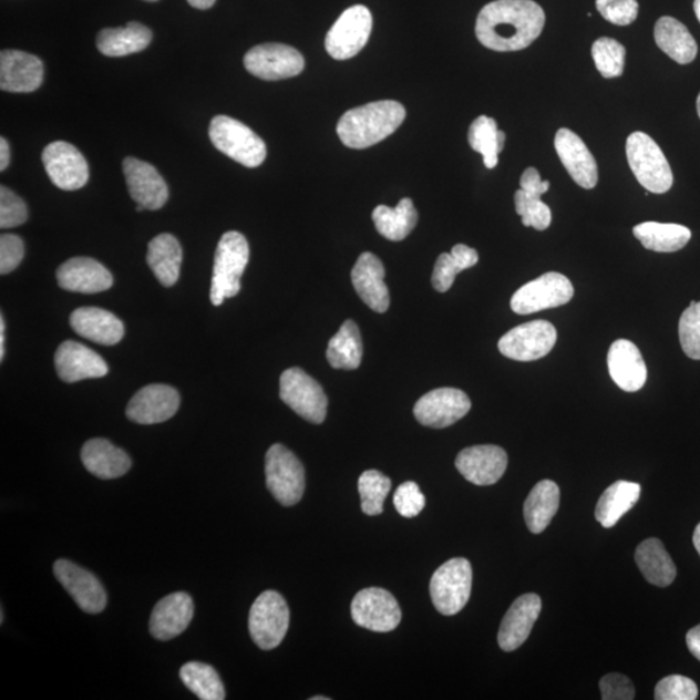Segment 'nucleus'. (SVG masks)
I'll return each mask as SVG.
<instances>
[{"label": "nucleus", "instance_id": "473e14b6", "mask_svg": "<svg viewBox=\"0 0 700 700\" xmlns=\"http://www.w3.org/2000/svg\"><path fill=\"white\" fill-rule=\"evenodd\" d=\"M560 504L559 486L552 481L535 485L524 504V519L532 534H542L557 514Z\"/></svg>", "mask_w": 700, "mask_h": 700}, {"label": "nucleus", "instance_id": "37998d69", "mask_svg": "<svg viewBox=\"0 0 700 700\" xmlns=\"http://www.w3.org/2000/svg\"><path fill=\"white\" fill-rule=\"evenodd\" d=\"M391 488L390 477L377 470L364 471L359 478L362 512L370 516L382 514L384 501Z\"/></svg>", "mask_w": 700, "mask_h": 700}, {"label": "nucleus", "instance_id": "c85d7f7f", "mask_svg": "<svg viewBox=\"0 0 700 700\" xmlns=\"http://www.w3.org/2000/svg\"><path fill=\"white\" fill-rule=\"evenodd\" d=\"M75 333L102 346L117 344L124 338L125 329L121 319L101 308H80L71 316Z\"/></svg>", "mask_w": 700, "mask_h": 700}, {"label": "nucleus", "instance_id": "f3484780", "mask_svg": "<svg viewBox=\"0 0 700 700\" xmlns=\"http://www.w3.org/2000/svg\"><path fill=\"white\" fill-rule=\"evenodd\" d=\"M53 574L74 603L86 614H101L106 606V593L97 577L75 563L59 559L53 565Z\"/></svg>", "mask_w": 700, "mask_h": 700}, {"label": "nucleus", "instance_id": "e433bc0d", "mask_svg": "<svg viewBox=\"0 0 700 700\" xmlns=\"http://www.w3.org/2000/svg\"><path fill=\"white\" fill-rule=\"evenodd\" d=\"M634 234L646 249L659 254L677 253L691 239L689 228L677 224L644 223L634 228Z\"/></svg>", "mask_w": 700, "mask_h": 700}, {"label": "nucleus", "instance_id": "49530a36", "mask_svg": "<svg viewBox=\"0 0 700 700\" xmlns=\"http://www.w3.org/2000/svg\"><path fill=\"white\" fill-rule=\"evenodd\" d=\"M680 342L684 354L691 360H700V301H691L683 311L679 323Z\"/></svg>", "mask_w": 700, "mask_h": 700}, {"label": "nucleus", "instance_id": "5fc2aeb1", "mask_svg": "<svg viewBox=\"0 0 700 700\" xmlns=\"http://www.w3.org/2000/svg\"><path fill=\"white\" fill-rule=\"evenodd\" d=\"M521 187L525 193L543 196L550 188V182L543 181L535 167H528L522 175Z\"/></svg>", "mask_w": 700, "mask_h": 700}, {"label": "nucleus", "instance_id": "c9c22d12", "mask_svg": "<svg viewBox=\"0 0 700 700\" xmlns=\"http://www.w3.org/2000/svg\"><path fill=\"white\" fill-rule=\"evenodd\" d=\"M641 496V485L631 482H616L604 492L596 507V519L605 528L615 527L624 515L634 507Z\"/></svg>", "mask_w": 700, "mask_h": 700}, {"label": "nucleus", "instance_id": "09e8293b", "mask_svg": "<svg viewBox=\"0 0 700 700\" xmlns=\"http://www.w3.org/2000/svg\"><path fill=\"white\" fill-rule=\"evenodd\" d=\"M698 687L689 677L672 675L659 681L656 688L657 700H696Z\"/></svg>", "mask_w": 700, "mask_h": 700}, {"label": "nucleus", "instance_id": "6ab92c4d", "mask_svg": "<svg viewBox=\"0 0 700 700\" xmlns=\"http://www.w3.org/2000/svg\"><path fill=\"white\" fill-rule=\"evenodd\" d=\"M507 454L497 445H476L463 449L456 456L455 467L461 475L475 485H493L504 476Z\"/></svg>", "mask_w": 700, "mask_h": 700}, {"label": "nucleus", "instance_id": "aec40b11", "mask_svg": "<svg viewBox=\"0 0 700 700\" xmlns=\"http://www.w3.org/2000/svg\"><path fill=\"white\" fill-rule=\"evenodd\" d=\"M128 193L136 204L150 210L162 209L169 199V188L155 166L135 157L123 163Z\"/></svg>", "mask_w": 700, "mask_h": 700}, {"label": "nucleus", "instance_id": "72a5a7b5", "mask_svg": "<svg viewBox=\"0 0 700 700\" xmlns=\"http://www.w3.org/2000/svg\"><path fill=\"white\" fill-rule=\"evenodd\" d=\"M653 35H656L658 48L676 63L689 64L694 62L698 44L688 28L679 20L669 17L659 19Z\"/></svg>", "mask_w": 700, "mask_h": 700}, {"label": "nucleus", "instance_id": "69168bd1", "mask_svg": "<svg viewBox=\"0 0 700 700\" xmlns=\"http://www.w3.org/2000/svg\"><path fill=\"white\" fill-rule=\"evenodd\" d=\"M144 209L146 208H144L143 205H136V212H143Z\"/></svg>", "mask_w": 700, "mask_h": 700}, {"label": "nucleus", "instance_id": "2eb2a0df", "mask_svg": "<svg viewBox=\"0 0 700 700\" xmlns=\"http://www.w3.org/2000/svg\"><path fill=\"white\" fill-rule=\"evenodd\" d=\"M470 409L471 401L466 393L455 388H439L418 400L414 415L425 428L446 429L466 416Z\"/></svg>", "mask_w": 700, "mask_h": 700}, {"label": "nucleus", "instance_id": "8fccbe9b", "mask_svg": "<svg viewBox=\"0 0 700 700\" xmlns=\"http://www.w3.org/2000/svg\"><path fill=\"white\" fill-rule=\"evenodd\" d=\"M597 10L614 25L627 27L638 17L637 0H597Z\"/></svg>", "mask_w": 700, "mask_h": 700}, {"label": "nucleus", "instance_id": "de8ad7c7", "mask_svg": "<svg viewBox=\"0 0 700 700\" xmlns=\"http://www.w3.org/2000/svg\"><path fill=\"white\" fill-rule=\"evenodd\" d=\"M28 209L24 200L9 187H0V227L13 228L25 224Z\"/></svg>", "mask_w": 700, "mask_h": 700}, {"label": "nucleus", "instance_id": "bf43d9fd", "mask_svg": "<svg viewBox=\"0 0 700 700\" xmlns=\"http://www.w3.org/2000/svg\"><path fill=\"white\" fill-rule=\"evenodd\" d=\"M4 332H6V325H4V318L3 316L0 317V360L4 359Z\"/></svg>", "mask_w": 700, "mask_h": 700}, {"label": "nucleus", "instance_id": "f704fd0d", "mask_svg": "<svg viewBox=\"0 0 700 700\" xmlns=\"http://www.w3.org/2000/svg\"><path fill=\"white\" fill-rule=\"evenodd\" d=\"M182 260V247L172 234H159L150 241L147 262L164 287L177 284Z\"/></svg>", "mask_w": 700, "mask_h": 700}, {"label": "nucleus", "instance_id": "a19ab883", "mask_svg": "<svg viewBox=\"0 0 700 700\" xmlns=\"http://www.w3.org/2000/svg\"><path fill=\"white\" fill-rule=\"evenodd\" d=\"M478 262L475 249L464 245L453 247L451 254L440 255L433 269L432 285L439 292H446L452 288L455 277L463 270L473 268Z\"/></svg>", "mask_w": 700, "mask_h": 700}, {"label": "nucleus", "instance_id": "052dcab7", "mask_svg": "<svg viewBox=\"0 0 700 700\" xmlns=\"http://www.w3.org/2000/svg\"><path fill=\"white\" fill-rule=\"evenodd\" d=\"M692 543H694L696 549L700 555V523L697 525L694 536H692Z\"/></svg>", "mask_w": 700, "mask_h": 700}, {"label": "nucleus", "instance_id": "412c9836", "mask_svg": "<svg viewBox=\"0 0 700 700\" xmlns=\"http://www.w3.org/2000/svg\"><path fill=\"white\" fill-rule=\"evenodd\" d=\"M44 75L42 60L19 50L0 53V87L9 93H33L41 87Z\"/></svg>", "mask_w": 700, "mask_h": 700}, {"label": "nucleus", "instance_id": "393cba45", "mask_svg": "<svg viewBox=\"0 0 700 700\" xmlns=\"http://www.w3.org/2000/svg\"><path fill=\"white\" fill-rule=\"evenodd\" d=\"M194 618V600L185 591L173 593L162 600L152 611L150 619L151 635L158 641H169L178 637Z\"/></svg>", "mask_w": 700, "mask_h": 700}, {"label": "nucleus", "instance_id": "79ce46f5", "mask_svg": "<svg viewBox=\"0 0 700 700\" xmlns=\"http://www.w3.org/2000/svg\"><path fill=\"white\" fill-rule=\"evenodd\" d=\"M181 680L202 700H224L226 691L216 669L200 661H189L179 671Z\"/></svg>", "mask_w": 700, "mask_h": 700}, {"label": "nucleus", "instance_id": "39448f33", "mask_svg": "<svg viewBox=\"0 0 700 700\" xmlns=\"http://www.w3.org/2000/svg\"><path fill=\"white\" fill-rule=\"evenodd\" d=\"M209 136L218 151L247 167L260 166L268 155L265 142L240 121L216 116L212 120Z\"/></svg>", "mask_w": 700, "mask_h": 700}, {"label": "nucleus", "instance_id": "2f4dec72", "mask_svg": "<svg viewBox=\"0 0 700 700\" xmlns=\"http://www.w3.org/2000/svg\"><path fill=\"white\" fill-rule=\"evenodd\" d=\"M636 563L646 580L659 588L669 587L675 581V563L658 538L645 539L635 554Z\"/></svg>", "mask_w": 700, "mask_h": 700}, {"label": "nucleus", "instance_id": "9d476101", "mask_svg": "<svg viewBox=\"0 0 700 700\" xmlns=\"http://www.w3.org/2000/svg\"><path fill=\"white\" fill-rule=\"evenodd\" d=\"M574 286L559 272H546L517 289L512 299L516 315L527 316L566 306L574 298Z\"/></svg>", "mask_w": 700, "mask_h": 700}, {"label": "nucleus", "instance_id": "7c9ffc66", "mask_svg": "<svg viewBox=\"0 0 700 700\" xmlns=\"http://www.w3.org/2000/svg\"><path fill=\"white\" fill-rule=\"evenodd\" d=\"M152 42V32L141 22H128L124 28L103 29L97 34V50L105 56L123 58L146 50Z\"/></svg>", "mask_w": 700, "mask_h": 700}, {"label": "nucleus", "instance_id": "20e7f679", "mask_svg": "<svg viewBox=\"0 0 700 700\" xmlns=\"http://www.w3.org/2000/svg\"><path fill=\"white\" fill-rule=\"evenodd\" d=\"M628 164L639 185L652 194H666L673 185L671 165L650 135L636 132L627 141Z\"/></svg>", "mask_w": 700, "mask_h": 700}, {"label": "nucleus", "instance_id": "4be33fe9", "mask_svg": "<svg viewBox=\"0 0 700 700\" xmlns=\"http://www.w3.org/2000/svg\"><path fill=\"white\" fill-rule=\"evenodd\" d=\"M555 150L568 174L583 188L597 186L598 166L587 144L569 128H559L555 135Z\"/></svg>", "mask_w": 700, "mask_h": 700}, {"label": "nucleus", "instance_id": "3c124183", "mask_svg": "<svg viewBox=\"0 0 700 700\" xmlns=\"http://www.w3.org/2000/svg\"><path fill=\"white\" fill-rule=\"evenodd\" d=\"M393 504L403 517H415L425 506L423 493L414 482H406L399 486L393 496Z\"/></svg>", "mask_w": 700, "mask_h": 700}, {"label": "nucleus", "instance_id": "dca6fc26", "mask_svg": "<svg viewBox=\"0 0 700 700\" xmlns=\"http://www.w3.org/2000/svg\"><path fill=\"white\" fill-rule=\"evenodd\" d=\"M42 162L53 185L64 192H75L87 184L86 158L71 143L58 141L44 148Z\"/></svg>", "mask_w": 700, "mask_h": 700}, {"label": "nucleus", "instance_id": "4d7b16f0", "mask_svg": "<svg viewBox=\"0 0 700 700\" xmlns=\"http://www.w3.org/2000/svg\"><path fill=\"white\" fill-rule=\"evenodd\" d=\"M11 158V152L9 142L4 138L0 140V171H6V167L9 166Z\"/></svg>", "mask_w": 700, "mask_h": 700}, {"label": "nucleus", "instance_id": "a18cd8bd", "mask_svg": "<svg viewBox=\"0 0 700 700\" xmlns=\"http://www.w3.org/2000/svg\"><path fill=\"white\" fill-rule=\"evenodd\" d=\"M515 209L522 216L525 227H535L538 231L546 230L552 224V210L542 200V196L517 189L515 193Z\"/></svg>", "mask_w": 700, "mask_h": 700}, {"label": "nucleus", "instance_id": "338daca9", "mask_svg": "<svg viewBox=\"0 0 700 700\" xmlns=\"http://www.w3.org/2000/svg\"><path fill=\"white\" fill-rule=\"evenodd\" d=\"M146 2H157V0H146Z\"/></svg>", "mask_w": 700, "mask_h": 700}, {"label": "nucleus", "instance_id": "864d4df0", "mask_svg": "<svg viewBox=\"0 0 700 700\" xmlns=\"http://www.w3.org/2000/svg\"><path fill=\"white\" fill-rule=\"evenodd\" d=\"M599 689L604 700H631L636 694L634 683L620 673L605 676L599 682Z\"/></svg>", "mask_w": 700, "mask_h": 700}, {"label": "nucleus", "instance_id": "0eeeda50", "mask_svg": "<svg viewBox=\"0 0 700 700\" xmlns=\"http://www.w3.org/2000/svg\"><path fill=\"white\" fill-rule=\"evenodd\" d=\"M473 588V567L464 558H453L444 563L433 574L430 593L433 606L440 614L452 616L467 605Z\"/></svg>", "mask_w": 700, "mask_h": 700}, {"label": "nucleus", "instance_id": "13d9d810", "mask_svg": "<svg viewBox=\"0 0 700 700\" xmlns=\"http://www.w3.org/2000/svg\"><path fill=\"white\" fill-rule=\"evenodd\" d=\"M187 2L197 10H208L216 3V0H187Z\"/></svg>", "mask_w": 700, "mask_h": 700}, {"label": "nucleus", "instance_id": "6e6552de", "mask_svg": "<svg viewBox=\"0 0 700 700\" xmlns=\"http://www.w3.org/2000/svg\"><path fill=\"white\" fill-rule=\"evenodd\" d=\"M248 627L250 637L258 648H278L289 627V608L286 599L278 591H264L250 607Z\"/></svg>", "mask_w": 700, "mask_h": 700}, {"label": "nucleus", "instance_id": "4468645a", "mask_svg": "<svg viewBox=\"0 0 700 700\" xmlns=\"http://www.w3.org/2000/svg\"><path fill=\"white\" fill-rule=\"evenodd\" d=\"M350 610L357 626L378 634L394 630L402 619L398 600L390 591L380 588H368L357 593Z\"/></svg>", "mask_w": 700, "mask_h": 700}, {"label": "nucleus", "instance_id": "5701e85b", "mask_svg": "<svg viewBox=\"0 0 700 700\" xmlns=\"http://www.w3.org/2000/svg\"><path fill=\"white\" fill-rule=\"evenodd\" d=\"M542 598L534 593L515 599L501 622L498 645L502 650L512 652L527 641L542 612Z\"/></svg>", "mask_w": 700, "mask_h": 700}, {"label": "nucleus", "instance_id": "6e6d98bb", "mask_svg": "<svg viewBox=\"0 0 700 700\" xmlns=\"http://www.w3.org/2000/svg\"><path fill=\"white\" fill-rule=\"evenodd\" d=\"M687 645L692 656L700 661V624L688 631Z\"/></svg>", "mask_w": 700, "mask_h": 700}, {"label": "nucleus", "instance_id": "a878e982", "mask_svg": "<svg viewBox=\"0 0 700 700\" xmlns=\"http://www.w3.org/2000/svg\"><path fill=\"white\" fill-rule=\"evenodd\" d=\"M384 277L385 270L382 261L370 253L362 254L352 270V284L356 292L377 313H385L390 308V291L384 284Z\"/></svg>", "mask_w": 700, "mask_h": 700}, {"label": "nucleus", "instance_id": "58836bf2", "mask_svg": "<svg viewBox=\"0 0 700 700\" xmlns=\"http://www.w3.org/2000/svg\"><path fill=\"white\" fill-rule=\"evenodd\" d=\"M327 360L338 370H356L362 361V339L359 326L346 321L327 348Z\"/></svg>", "mask_w": 700, "mask_h": 700}, {"label": "nucleus", "instance_id": "bb28decb", "mask_svg": "<svg viewBox=\"0 0 700 700\" xmlns=\"http://www.w3.org/2000/svg\"><path fill=\"white\" fill-rule=\"evenodd\" d=\"M56 278L65 291L80 294L103 292L113 285L112 274L90 257L71 258L60 266Z\"/></svg>", "mask_w": 700, "mask_h": 700}, {"label": "nucleus", "instance_id": "423d86ee", "mask_svg": "<svg viewBox=\"0 0 700 700\" xmlns=\"http://www.w3.org/2000/svg\"><path fill=\"white\" fill-rule=\"evenodd\" d=\"M266 485L280 505L299 504L306 491V469L289 449L274 444L265 460Z\"/></svg>", "mask_w": 700, "mask_h": 700}, {"label": "nucleus", "instance_id": "b1692460", "mask_svg": "<svg viewBox=\"0 0 700 700\" xmlns=\"http://www.w3.org/2000/svg\"><path fill=\"white\" fill-rule=\"evenodd\" d=\"M55 367L58 375L65 383L81 382L85 379L103 378L109 367L101 356L78 341H64L56 350Z\"/></svg>", "mask_w": 700, "mask_h": 700}, {"label": "nucleus", "instance_id": "c03bdc74", "mask_svg": "<svg viewBox=\"0 0 700 700\" xmlns=\"http://www.w3.org/2000/svg\"><path fill=\"white\" fill-rule=\"evenodd\" d=\"M626 48L612 38H599L591 48L596 68L605 79L620 78L626 63Z\"/></svg>", "mask_w": 700, "mask_h": 700}, {"label": "nucleus", "instance_id": "cd10ccee", "mask_svg": "<svg viewBox=\"0 0 700 700\" xmlns=\"http://www.w3.org/2000/svg\"><path fill=\"white\" fill-rule=\"evenodd\" d=\"M608 371L616 384L626 392H637L648 379L641 352L634 342L620 339L616 340L608 350Z\"/></svg>", "mask_w": 700, "mask_h": 700}, {"label": "nucleus", "instance_id": "4c0bfd02", "mask_svg": "<svg viewBox=\"0 0 700 700\" xmlns=\"http://www.w3.org/2000/svg\"><path fill=\"white\" fill-rule=\"evenodd\" d=\"M372 220H374L377 230L382 237L392 241H401L414 230L418 223V212L413 200L405 197L395 208L379 205L372 212Z\"/></svg>", "mask_w": 700, "mask_h": 700}, {"label": "nucleus", "instance_id": "ea45409f", "mask_svg": "<svg viewBox=\"0 0 700 700\" xmlns=\"http://www.w3.org/2000/svg\"><path fill=\"white\" fill-rule=\"evenodd\" d=\"M506 134L498 131L497 123L491 117H477L470 126L471 148L484 157V165L494 169L498 165V155L505 147Z\"/></svg>", "mask_w": 700, "mask_h": 700}, {"label": "nucleus", "instance_id": "e2e57ef3", "mask_svg": "<svg viewBox=\"0 0 700 700\" xmlns=\"http://www.w3.org/2000/svg\"><path fill=\"white\" fill-rule=\"evenodd\" d=\"M697 111H698V116L700 119V94L698 95V99H697Z\"/></svg>", "mask_w": 700, "mask_h": 700}, {"label": "nucleus", "instance_id": "f03ea898", "mask_svg": "<svg viewBox=\"0 0 700 700\" xmlns=\"http://www.w3.org/2000/svg\"><path fill=\"white\" fill-rule=\"evenodd\" d=\"M405 117V106L399 102L369 103L342 114L337 132L344 146L364 150L398 131Z\"/></svg>", "mask_w": 700, "mask_h": 700}, {"label": "nucleus", "instance_id": "603ef678", "mask_svg": "<svg viewBox=\"0 0 700 700\" xmlns=\"http://www.w3.org/2000/svg\"><path fill=\"white\" fill-rule=\"evenodd\" d=\"M24 255V241L18 235L3 234L0 237V272L2 276L17 270Z\"/></svg>", "mask_w": 700, "mask_h": 700}, {"label": "nucleus", "instance_id": "7ed1b4c3", "mask_svg": "<svg viewBox=\"0 0 700 700\" xmlns=\"http://www.w3.org/2000/svg\"><path fill=\"white\" fill-rule=\"evenodd\" d=\"M249 260L248 241L240 233L228 231L218 243L213 268L210 301L219 307L240 291V279Z\"/></svg>", "mask_w": 700, "mask_h": 700}, {"label": "nucleus", "instance_id": "a211bd4d", "mask_svg": "<svg viewBox=\"0 0 700 700\" xmlns=\"http://www.w3.org/2000/svg\"><path fill=\"white\" fill-rule=\"evenodd\" d=\"M179 403V393L173 387L151 384L134 394L128 402L126 415L138 424L163 423L178 412Z\"/></svg>", "mask_w": 700, "mask_h": 700}, {"label": "nucleus", "instance_id": "c756f323", "mask_svg": "<svg viewBox=\"0 0 700 700\" xmlns=\"http://www.w3.org/2000/svg\"><path fill=\"white\" fill-rule=\"evenodd\" d=\"M83 466L103 481L124 476L132 469L131 456L105 439L89 440L81 451Z\"/></svg>", "mask_w": 700, "mask_h": 700}, {"label": "nucleus", "instance_id": "ddd939ff", "mask_svg": "<svg viewBox=\"0 0 700 700\" xmlns=\"http://www.w3.org/2000/svg\"><path fill=\"white\" fill-rule=\"evenodd\" d=\"M245 66L257 79L279 81L299 75L306 66V60L291 45L265 43L246 53Z\"/></svg>", "mask_w": 700, "mask_h": 700}, {"label": "nucleus", "instance_id": "0e129e2a", "mask_svg": "<svg viewBox=\"0 0 700 700\" xmlns=\"http://www.w3.org/2000/svg\"><path fill=\"white\" fill-rule=\"evenodd\" d=\"M310 700H330V698L329 697H313V698H310Z\"/></svg>", "mask_w": 700, "mask_h": 700}, {"label": "nucleus", "instance_id": "680f3d73", "mask_svg": "<svg viewBox=\"0 0 700 700\" xmlns=\"http://www.w3.org/2000/svg\"><path fill=\"white\" fill-rule=\"evenodd\" d=\"M694 12L697 14V19L700 22V0H696L694 2Z\"/></svg>", "mask_w": 700, "mask_h": 700}, {"label": "nucleus", "instance_id": "9b49d317", "mask_svg": "<svg viewBox=\"0 0 700 700\" xmlns=\"http://www.w3.org/2000/svg\"><path fill=\"white\" fill-rule=\"evenodd\" d=\"M371 30L372 14L368 7H350L327 33L326 51L334 60L352 59L367 45Z\"/></svg>", "mask_w": 700, "mask_h": 700}, {"label": "nucleus", "instance_id": "f257e3e1", "mask_svg": "<svg viewBox=\"0 0 700 700\" xmlns=\"http://www.w3.org/2000/svg\"><path fill=\"white\" fill-rule=\"evenodd\" d=\"M545 27V12L534 0H496L476 20V37L484 48L521 51L534 43Z\"/></svg>", "mask_w": 700, "mask_h": 700}, {"label": "nucleus", "instance_id": "f8f14e48", "mask_svg": "<svg viewBox=\"0 0 700 700\" xmlns=\"http://www.w3.org/2000/svg\"><path fill=\"white\" fill-rule=\"evenodd\" d=\"M557 338V330L550 322L532 321L504 334L498 341V349L509 360L531 362L549 354Z\"/></svg>", "mask_w": 700, "mask_h": 700}, {"label": "nucleus", "instance_id": "1a4fd4ad", "mask_svg": "<svg viewBox=\"0 0 700 700\" xmlns=\"http://www.w3.org/2000/svg\"><path fill=\"white\" fill-rule=\"evenodd\" d=\"M280 399L303 420L321 424L326 420L327 400L323 388L306 371L288 369L280 377Z\"/></svg>", "mask_w": 700, "mask_h": 700}]
</instances>
